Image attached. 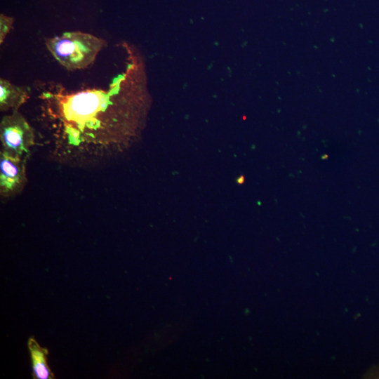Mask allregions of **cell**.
<instances>
[{
  "label": "cell",
  "mask_w": 379,
  "mask_h": 379,
  "mask_svg": "<svg viewBox=\"0 0 379 379\" xmlns=\"http://www.w3.org/2000/svg\"><path fill=\"white\" fill-rule=\"evenodd\" d=\"M132 64L106 90L67 92L60 84L39 95L40 119L50 135V156L83 166L110 159L126 147L128 135L126 84Z\"/></svg>",
  "instance_id": "obj_1"
},
{
  "label": "cell",
  "mask_w": 379,
  "mask_h": 379,
  "mask_svg": "<svg viewBox=\"0 0 379 379\" xmlns=\"http://www.w3.org/2000/svg\"><path fill=\"white\" fill-rule=\"evenodd\" d=\"M45 44L62 66L73 71L91 65L104 47L105 41L91 34L75 31L46 38Z\"/></svg>",
  "instance_id": "obj_2"
},
{
  "label": "cell",
  "mask_w": 379,
  "mask_h": 379,
  "mask_svg": "<svg viewBox=\"0 0 379 379\" xmlns=\"http://www.w3.org/2000/svg\"><path fill=\"white\" fill-rule=\"evenodd\" d=\"M1 150L13 155L28 158L35 145L34 129L18 112L4 116L0 123Z\"/></svg>",
  "instance_id": "obj_3"
},
{
  "label": "cell",
  "mask_w": 379,
  "mask_h": 379,
  "mask_svg": "<svg viewBox=\"0 0 379 379\" xmlns=\"http://www.w3.org/2000/svg\"><path fill=\"white\" fill-rule=\"evenodd\" d=\"M27 158L0 151V196L1 199L12 198L20 194L27 182Z\"/></svg>",
  "instance_id": "obj_4"
},
{
  "label": "cell",
  "mask_w": 379,
  "mask_h": 379,
  "mask_svg": "<svg viewBox=\"0 0 379 379\" xmlns=\"http://www.w3.org/2000/svg\"><path fill=\"white\" fill-rule=\"evenodd\" d=\"M31 89L28 86H18L9 81L0 79V110L18 111L30 98Z\"/></svg>",
  "instance_id": "obj_5"
},
{
  "label": "cell",
  "mask_w": 379,
  "mask_h": 379,
  "mask_svg": "<svg viewBox=\"0 0 379 379\" xmlns=\"http://www.w3.org/2000/svg\"><path fill=\"white\" fill-rule=\"evenodd\" d=\"M28 348L32 359L33 378L36 379L54 378V374L47 363L48 350L41 347L34 338L29 339Z\"/></svg>",
  "instance_id": "obj_6"
},
{
  "label": "cell",
  "mask_w": 379,
  "mask_h": 379,
  "mask_svg": "<svg viewBox=\"0 0 379 379\" xmlns=\"http://www.w3.org/2000/svg\"><path fill=\"white\" fill-rule=\"evenodd\" d=\"M13 18L6 16L4 14L0 15V44H1L6 35L9 33L13 23Z\"/></svg>",
  "instance_id": "obj_7"
}]
</instances>
